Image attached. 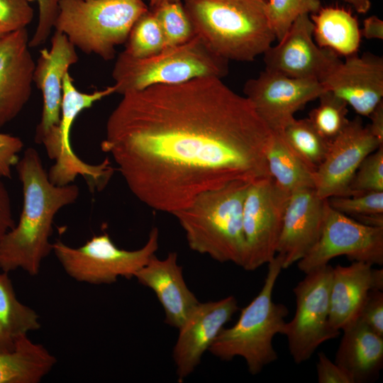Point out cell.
Wrapping results in <instances>:
<instances>
[{"mask_svg":"<svg viewBox=\"0 0 383 383\" xmlns=\"http://www.w3.org/2000/svg\"><path fill=\"white\" fill-rule=\"evenodd\" d=\"M228 72V61L211 51L195 35L189 41L167 47L144 58L124 51L112 70L116 93L123 95L157 84H177L202 77L221 79Z\"/></svg>","mask_w":383,"mask_h":383,"instance_id":"obj_7","label":"cell"},{"mask_svg":"<svg viewBox=\"0 0 383 383\" xmlns=\"http://www.w3.org/2000/svg\"><path fill=\"white\" fill-rule=\"evenodd\" d=\"M383 145L362 119L349 120L331 140L327 154L314 173L315 190L321 199L350 196V184L362 160Z\"/></svg>","mask_w":383,"mask_h":383,"instance_id":"obj_13","label":"cell"},{"mask_svg":"<svg viewBox=\"0 0 383 383\" xmlns=\"http://www.w3.org/2000/svg\"><path fill=\"white\" fill-rule=\"evenodd\" d=\"M182 2L181 0H149V9L150 11H155L161 6L170 4V3H177Z\"/></svg>","mask_w":383,"mask_h":383,"instance_id":"obj_46","label":"cell"},{"mask_svg":"<svg viewBox=\"0 0 383 383\" xmlns=\"http://www.w3.org/2000/svg\"><path fill=\"white\" fill-rule=\"evenodd\" d=\"M16 338L0 323V353H10L15 349Z\"/></svg>","mask_w":383,"mask_h":383,"instance_id":"obj_43","label":"cell"},{"mask_svg":"<svg viewBox=\"0 0 383 383\" xmlns=\"http://www.w3.org/2000/svg\"><path fill=\"white\" fill-rule=\"evenodd\" d=\"M326 91L313 79H297L263 70L248 79L244 96L273 133H282L295 118L294 114Z\"/></svg>","mask_w":383,"mask_h":383,"instance_id":"obj_12","label":"cell"},{"mask_svg":"<svg viewBox=\"0 0 383 383\" xmlns=\"http://www.w3.org/2000/svg\"><path fill=\"white\" fill-rule=\"evenodd\" d=\"M56 362L43 345L21 335L16 337L13 351L0 353V383H38Z\"/></svg>","mask_w":383,"mask_h":383,"instance_id":"obj_24","label":"cell"},{"mask_svg":"<svg viewBox=\"0 0 383 383\" xmlns=\"http://www.w3.org/2000/svg\"><path fill=\"white\" fill-rule=\"evenodd\" d=\"M267 0H184L195 35L218 56L250 62L272 45L275 36Z\"/></svg>","mask_w":383,"mask_h":383,"instance_id":"obj_3","label":"cell"},{"mask_svg":"<svg viewBox=\"0 0 383 383\" xmlns=\"http://www.w3.org/2000/svg\"><path fill=\"white\" fill-rule=\"evenodd\" d=\"M250 184L238 180L203 192L172 214L192 250L243 267L246 256L243 210Z\"/></svg>","mask_w":383,"mask_h":383,"instance_id":"obj_4","label":"cell"},{"mask_svg":"<svg viewBox=\"0 0 383 383\" xmlns=\"http://www.w3.org/2000/svg\"><path fill=\"white\" fill-rule=\"evenodd\" d=\"M23 148V143L19 137L0 133V177H11L12 168L18 162V154Z\"/></svg>","mask_w":383,"mask_h":383,"instance_id":"obj_38","label":"cell"},{"mask_svg":"<svg viewBox=\"0 0 383 383\" xmlns=\"http://www.w3.org/2000/svg\"><path fill=\"white\" fill-rule=\"evenodd\" d=\"M361 35L366 39H383V21L373 15L366 18L363 21Z\"/></svg>","mask_w":383,"mask_h":383,"instance_id":"obj_41","label":"cell"},{"mask_svg":"<svg viewBox=\"0 0 383 383\" xmlns=\"http://www.w3.org/2000/svg\"><path fill=\"white\" fill-rule=\"evenodd\" d=\"M23 187V208L17 224L0 243V269L9 272L22 269L37 275L42 261L52 251L50 238L57 213L75 202L77 185L58 186L48 177L38 152L28 148L16 165Z\"/></svg>","mask_w":383,"mask_h":383,"instance_id":"obj_2","label":"cell"},{"mask_svg":"<svg viewBox=\"0 0 383 383\" xmlns=\"http://www.w3.org/2000/svg\"><path fill=\"white\" fill-rule=\"evenodd\" d=\"M281 134L294 153L316 171L327 154L331 140L321 135L308 118H294Z\"/></svg>","mask_w":383,"mask_h":383,"instance_id":"obj_27","label":"cell"},{"mask_svg":"<svg viewBox=\"0 0 383 383\" xmlns=\"http://www.w3.org/2000/svg\"><path fill=\"white\" fill-rule=\"evenodd\" d=\"M328 199H321L315 189L290 195L275 256L287 269L301 260L318 240L323 227Z\"/></svg>","mask_w":383,"mask_h":383,"instance_id":"obj_17","label":"cell"},{"mask_svg":"<svg viewBox=\"0 0 383 383\" xmlns=\"http://www.w3.org/2000/svg\"><path fill=\"white\" fill-rule=\"evenodd\" d=\"M353 218L366 226L383 228V213L361 215Z\"/></svg>","mask_w":383,"mask_h":383,"instance_id":"obj_44","label":"cell"},{"mask_svg":"<svg viewBox=\"0 0 383 383\" xmlns=\"http://www.w3.org/2000/svg\"><path fill=\"white\" fill-rule=\"evenodd\" d=\"M342 331L335 362L350 376L353 383L374 380L383 366V337L358 320Z\"/></svg>","mask_w":383,"mask_h":383,"instance_id":"obj_23","label":"cell"},{"mask_svg":"<svg viewBox=\"0 0 383 383\" xmlns=\"http://www.w3.org/2000/svg\"><path fill=\"white\" fill-rule=\"evenodd\" d=\"M317 379L319 383H353L350 376L324 353L318 354Z\"/></svg>","mask_w":383,"mask_h":383,"instance_id":"obj_39","label":"cell"},{"mask_svg":"<svg viewBox=\"0 0 383 383\" xmlns=\"http://www.w3.org/2000/svg\"><path fill=\"white\" fill-rule=\"evenodd\" d=\"M268 270L261 290L251 302L243 308L238 321L230 328H223L209 351L222 360L235 357L243 358L252 375L277 360L274 349V337L283 335L288 309L273 301L275 283L282 270L280 261L274 257Z\"/></svg>","mask_w":383,"mask_h":383,"instance_id":"obj_5","label":"cell"},{"mask_svg":"<svg viewBox=\"0 0 383 383\" xmlns=\"http://www.w3.org/2000/svg\"><path fill=\"white\" fill-rule=\"evenodd\" d=\"M151 11L161 27L165 48L185 43L195 36L182 2L166 4Z\"/></svg>","mask_w":383,"mask_h":383,"instance_id":"obj_32","label":"cell"},{"mask_svg":"<svg viewBox=\"0 0 383 383\" xmlns=\"http://www.w3.org/2000/svg\"><path fill=\"white\" fill-rule=\"evenodd\" d=\"M359 13H366L371 8L370 0H343Z\"/></svg>","mask_w":383,"mask_h":383,"instance_id":"obj_45","label":"cell"},{"mask_svg":"<svg viewBox=\"0 0 383 383\" xmlns=\"http://www.w3.org/2000/svg\"><path fill=\"white\" fill-rule=\"evenodd\" d=\"M35 1L38 4L39 9L38 22L35 33L29 40L30 48L40 46L47 41L57 16L60 1V0Z\"/></svg>","mask_w":383,"mask_h":383,"instance_id":"obj_36","label":"cell"},{"mask_svg":"<svg viewBox=\"0 0 383 383\" xmlns=\"http://www.w3.org/2000/svg\"><path fill=\"white\" fill-rule=\"evenodd\" d=\"M266 160L272 178L289 194L315 188V170L294 153L281 133H272L266 151Z\"/></svg>","mask_w":383,"mask_h":383,"instance_id":"obj_26","label":"cell"},{"mask_svg":"<svg viewBox=\"0 0 383 383\" xmlns=\"http://www.w3.org/2000/svg\"><path fill=\"white\" fill-rule=\"evenodd\" d=\"M33 16L28 0H0V41L12 33L26 28Z\"/></svg>","mask_w":383,"mask_h":383,"instance_id":"obj_35","label":"cell"},{"mask_svg":"<svg viewBox=\"0 0 383 383\" xmlns=\"http://www.w3.org/2000/svg\"><path fill=\"white\" fill-rule=\"evenodd\" d=\"M27 28L0 41V127L13 120L32 94L35 62Z\"/></svg>","mask_w":383,"mask_h":383,"instance_id":"obj_19","label":"cell"},{"mask_svg":"<svg viewBox=\"0 0 383 383\" xmlns=\"http://www.w3.org/2000/svg\"><path fill=\"white\" fill-rule=\"evenodd\" d=\"M134 277L153 291L163 308L165 323L172 327L179 328L199 303L184 279L175 252L162 260L154 255Z\"/></svg>","mask_w":383,"mask_h":383,"instance_id":"obj_21","label":"cell"},{"mask_svg":"<svg viewBox=\"0 0 383 383\" xmlns=\"http://www.w3.org/2000/svg\"><path fill=\"white\" fill-rule=\"evenodd\" d=\"M357 320L383 337L382 291H370L369 292Z\"/></svg>","mask_w":383,"mask_h":383,"instance_id":"obj_37","label":"cell"},{"mask_svg":"<svg viewBox=\"0 0 383 383\" xmlns=\"http://www.w3.org/2000/svg\"><path fill=\"white\" fill-rule=\"evenodd\" d=\"M158 248L157 227L151 229L144 245L135 250L118 248L106 233L93 236L78 248L61 240L52 243V251L65 272L78 282L91 284H112L121 277H134Z\"/></svg>","mask_w":383,"mask_h":383,"instance_id":"obj_8","label":"cell"},{"mask_svg":"<svg viewBox=\"0 0 383 383\" xmlns=\"http://www.w3.org/2000/svg\"><path fill=\"white\" fill-rule=\"evenodd\" d=\"M310 18L313 39L318 46L346 57L357 53L362 35L356 18L349 11L337 7L321 8Z\"/></svg>","mask_w":383,"mask_h":383,"instance_id":"obj_25","label":"cell"},{"mask_svg":"<svg viewBox=\"0 0 383 383\" xmlns=\"http://www.w3.org/2000/svg\"><path fill=\"white\" fill-rule=\"evenodd\" d=\"M371 123L367 125L372 134L383 143V100L373 109L368 116Z\"/></svg>","mask_w":383,"mask_h":383,"instance_id":"obj_42","label":"cell"},{"mask_svg":"<svg viewBox=\"0 0 383 383\" xmlns=\"http://www.w3.org/2000/svg\"><path fill=\"white\" fill-rule=\"evenodd\" d=\"M290 195L272 177L249 184L243 210L244 270L253 271L274 257Z\"/></svg>","mask_w":383,"mask_h":383,"instance_id":"obj_10","label":"cell"},{"mask_svg":"<svg viewBox=\"0 0 383 383\" xmlns=\"http://www.w3.org/2000/svg\"><path fill=\"white\" fill-rule=\"evenodd\" d=\"M125 45L123 51L135 58L150 57L165 48L161 27L150 9L135 21Z\"/></svg>","mask_w":383,"mask_h":383,"instance_id":"obj_29","label":"cell"},{"mask_svg":"<svg viewBox=\"0 0 383 383\" xmlns=\"http://www.w3.org/2000/svg\"><path fill=\"white\" fill-rule=\"evenodd\" d=\"M364 262L333 267L329 323L340 331L356 321L370 291H382L383 270Z\"/></svg>","mask_w":383,"mask_h":383,"instance_id":"obj_22","label":"cell"},{"mask_svg":"<svg viewBox=\"0 0 383 383\" xmlns=\"http://www.w3.org/2000/svg\"><path fill=\"white\" fill-rule=\"evenodd\" d=\"M333 267L327 264L306 273L293 289L296 311L293 318L286 322L283 335L296 364L310 359L322 343L340 334L329 323Z\"/></svg>","mask_w":383,"mask_h":383,"instance_id":"obj_9","label":"cell"},{"mask_svg":"<svg viewBox=\"0 0 383 383\" xmlns=\"http://www.w3.org/2000/svg\"><path fill=\"white\" fill-rule=\"evenodd\" d=\"M351 196L369 192H383V145L360 163L350 184Z\"/></svg>","mask_w":383,"mask_h":383,"instance_id":"obj_33","label":"cell"},{"mask_svg":"<svg viewBox=\"0 0 383 383\" xmlns=\"http://www.w3.org/2000/svg\"><path fill=\"white\" fill-rule=\"evenodd\" d=\"M342 255L353 262L382 265L383 228L364 225L328 204L321 234L297 266L306 274Z\"/></svg>","mask_w":383,"mask_h":383,"instance_id":"obj_11","label":"cell"},{"mask_svg":"<svg viewBox=\"0 0 383 383\" xmlns=\"http://www.w3.org/2000/svg\"><path fill=\"white\" fill-rule=\"evenodd\" d=\"M313 31L309 14L296 18L278 43L264 52L265 70L321 82L341 60L333 50L316 44Z\"/></svg>","mask_w":383,"mask_h":383,"instance_id":"obj_14","label":"cell"},{"mask_svg":"<svg viewBox=\"0 0 383 383\" xmlns=\"http://www.w3.org/2000/svg\"><path fill=\"white\" fill-rule=\"evenodd\" d=\"M319 104L309 114V120L317 131L328 140H332L348 124V104L329 91L318 98Z\"/></svg>","mask_w":383,"mask_h":383,"instance_id":"obj_30","label":"cell"},{"mask_svg":"<svg viewBox=\"0 0 383 383\" xmlns=\"http://www.w3.org/2000/svg\"><path fill=\"white\" fill-rule=\"evenodd\" d=\"M76 49L64 33L55 30L50 49L40 50L33 77L43 101L41 119L35 134L37 143L60 124L63 79L69 67L79 60Z\"/></svg>","mask_w":383,"mask_h":383,"instance_id":"obj_20","label":"cell"},{"mask_svg":"<svg viewBox=\"0 0 383 383\" xmlns=\"http://www.w3.org/2000/svg\"><path fill=\"white\" fill-rule=\"evenodd\" d=\"M15 224L9 193L4 183L0 179V243Z\"/></svg>","mask_w":383,"mask_h":383,"instance_id":"obj_40","label":"cell"},{"mask_svg":"<svg viewBox=\"0 0 383 383\" xmlns=\"http://www.w3.org/2000/svg\"><path fill=\"white\" fill-rule=\"evenodd\" d=\"M239 309L233 296L199 302L178 328L172 357L179 382L188 377L232 316Z\"/></svg>","mask_w":383,"mask_h":383,"instance_id":"obj_16","label":"cell"},{"mask_svg":"<svg viewBox=\"0 0 383 383\" xmlns=\"http://www.w3.org/2000/svg\"><path fill=\"white\" fill-rule=\"evenodd\" d=\"M148 11L143 0H60L53 28L80 51L109 61Z\"/></svg>","mask_w":383,"mask_h":383,"instance_id":"obj_6","label":"cell"},{"mask_svg":"<svg viewBox=\"0 0 383 383\" xmlns=\"http://www.w3.org/2000/svg\"><path fill=\"white\" fill-rule=\"evenodd\" d=\"M328 204L349 216L383 213V192H369L350 196H333Z\"/></svg>","mask_w":383,"mask_h":383,"instance_id":"obj_34","label":"cell"},{"mask_svg":"<svg viewBox=\"0 0 383 383\" xmlns=\"http://www.w3.org/2000/svg\"><path fill=\"white\" fill-rule=\"evenodd\" d=\"M360 116L368 117L383 97V58L371 52L340 61L321 82Z\"/></svg>","mask_w":383,"mask_h":383,"instance_id":"obj_18","label":"cell"},{"mask_svg":"<svg viewBox=\"0 0 383 383\" xmlns=\"http://www.w3.org/2000/svg\"><path fill=\"white\" fill-rule=\"evenodd\" d=\"M0 323L15 338L40 328L39 316L18 300L5 272L0 273Z\"/></svg>","mask_w":383,"mask_h":383,"instance_id":"obj_28","label":"cell"},{"mask_svg":"<svg viewBox=\"0 0 383 383\" xmlns=\"http://www.w3.org/2000/svg\"><path fill=\"white\" fill-rule=\"evenodd\" d=\"M73 82L69 72L66 73L63 79L60 122L58 126L60 152L48 174L49 179L55 185L71 184L77 176L81 175L89 186H92L102 179L104 174V166L101 163L98 165L86 163L77 157L70 142L71 129L74 120L83 110L116 93V88L113 85L92 93H84L77 89Z\"/></svg>","mask_w":383,"mask_h":383,"instance_id":"obj_15","label":"cell"},{"mask_svg":"<svg viewBox=\"0 0 383 383\" xmlns=\"http://www.w3.org/2000/svg\"><path fill=\"white\" fill-rule=\"evenodd\" d=\"M122 96L100 148L151 209L173 214L203 192L271 177L266 151L272 132L221 79L202 77Z\"/></svg>","mask_w":383,"mask_h":383,"instance_id":"obj_1","label":"cell"},{"mask_svg":"<svg viewBox=\"0 0 383 383\" xmlns=\"http://www.w3.org/2000/svg\"><path fill=\"white\" fill-rule=\"evenodd\" d=\"M321 8L320 0H267L265 11L275 38L279 40L296 18L316 13Z\"/></svg>","mask_w":383,"mask_h":383,"instance_id":"obj_31","label":"cell"}]
</instances>
